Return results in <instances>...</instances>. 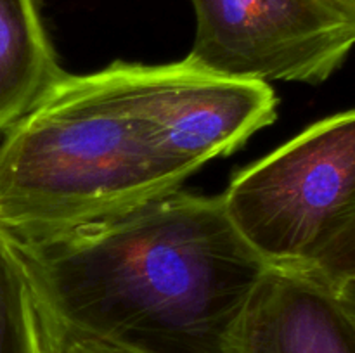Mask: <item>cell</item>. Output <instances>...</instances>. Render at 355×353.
<instances>
[{
    "label": "cell",
    "instance_id": "cell-1",
    "mask_svg": "<svg viewBox=\"0 0 355 353\" xmlns=\"http://www.w3.org/2000/svg\"><path fill=\"white\" fill-rule=\"evenodd\" d=\"M232 87L186 59L64 73L0 144V228L33 242L180 189L234 152Z\"/></svg>",
    "mask_w": 355,
    "mask_h": 353
},
{
    "label": "cell",
    "instance_id": "cell-2",
    "mask_svg": "<svg viewBox=\"0 0 355 353\" xmlns=\"http://www.w3.org/2000/svg\"><path fill=\"white\" fill-rule=\"evenodd\" d=\"M17 244L55 324L137 353H238L270 270L222 194L182 189Z\"/></svg>",
    "mask_w": 355,
    "mask_h": 353
},
{
    "label": "cell",
    "instance_id": "cell-3",
    "mask_svg": "<svg viewBox=\"0 0 355 353\" xmlns=\"http://www.w3.org/2000/svg\"><path fill=\"white\" fill-rule=\"evenodd\" d=\"M222 199L270 269L312 275L355 217V109L311 125L243 168Z\"/></svg>",
    "mask_w": 355,
    "mask_h": 353
},
{
    "label": "cell",
    "instance_id": "cell-4",
    "mask_svg": "<svg viewBox=\"0 0 355 353\" xmlns=\"http://www.w3.org/2000/svg\"><path fill=\"white\" fill-rule=\"evenodd\" d=\"M186 61L214 75L322 83L355 47V19L333 0H191Z\"/></svg>",
    "mask_w": 355,
    "mask_h": 353
},
{
    "label": "cell",
    "instance_id": "cell-5",
    "mask_svg": "<svg viewBox=\"0 0 355 353\" xmlns=\"http://www.w3.org/2000/svg\"><path fill=\"white\" fill-rule=\"evenodd\" d=\"M238 353H355V331L331 286L270 269L245 318Z\"/></svg>",
    "mask_w": 355,
    "mask_h": 353
},
{
    "label": "cell",
    "instance_id": "cell-6",
    "mask_svg": "<svg viewBox=\"0 0 355 353\" xmlns=\"http://www.w3.org/2000/svg\"><path fill=\"white\" fill-rule=\"evenodd\" d=\"M62 75L38 0H0V134Z\"/></svg>",
    "mask_w": 355,
    "mask_h": 353
},
{
    "label": "cell",
    "instance_id": "cell-7",
    "mask_svg": "<svg viewBox=\"0 0 355 353\" xmlns=\"http://www.w3.org/2000/svg\"><path fill=\"white\" fill-rule=\"evenodd\" d=\"M47 314L19 244L0 228V353H47Z\"/></svg>",
    "mask_w": 355,
    "mask_h": 353
},
{
    "label": "cell",
    "instance_id": "cell-8",
    "mask_svg": "<svg viewBox=\"0 0 355 353\" xmlns=\"http://www.w3.org/2000/svg\"><path fill=\"white\" fill-rule=\"evenodd\" d=\"M355 270V217L345 230L340 234L335 244L329 248L321 265L311 277L322 280L328 286H335L338 280L352 273Z\"/></svg>",
    "mask_w": 355,
    "mask_h": 353
},
{
    "label": "cell",
    "instance_id": "cell-9",
    "mask_svg": "<svg viewBox=\"0 0 355 353\" xmlns=\"http://www.w3.org/2000/svg\"><path fill=\"white\" fill-rule=\"evenodd\" d=\"M47 314V311H45ZM49 332H51L52 346L55 353H137L132 350L120 348V346L110 345V343L97 341V339L87 338V336L76 334L55 324L47 315Z\"/></svg>",
    "mask_w": 355,
    "mask_h": 353
},
{
    "label": "cell",
    "instance_id": "cell-10",
    "mask_svg": "<svg viewBox=\"0 0 355 353\" xmlns=\"http://www.w3.org/2000/svg\"><path fill=\"white\" fill-rule=\"evenodd\" d=\"M331 287L335 291L336 301H338L343 315H345L347 320L350 322L355 331V270Z\"/></svg>",
    "mask_w": 355,
    "mask_h": 353
},
{
    "label": "cell",
    "instance_id": "cell-11",
    "mask_svg": "<svg viewBox=\"0 0 355 353\" xmlns=\"http://www.w3.org/2000/svg\"><path fill=\"white\" fill-rule=\"evenodd\" d=\"M333 2L342 7L347 14H350L355 19V0H333Z\"/></svg>",
    "mask_w": 355,
    "mask_h": 353
},
{
    "label": "cell",
    "instance_id": "cell-12",
    "mask_svg": "<svg viewBox=\"0 0 355 353\" xmlns=\"http://www.w3.org/2000/svg\"><path fill=\"white\" fill-rule=\"evenodd\" d=\"M47 324H49V322H47ZM49 338H51V332H49ZM47 353H55L54 346H52V339H51V345H49V352Z\"/></svg>",
    "mask_w": 355,
    "mask_h": 353
}]
</instances>
